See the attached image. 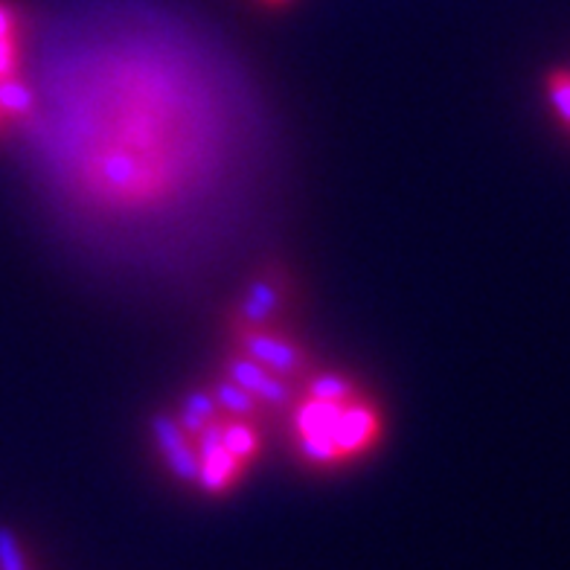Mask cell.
<instances>
[{"label":"cell","mask_w":570,"mask_h":570,"mask_svg":"<svg viewBox=\"0 0 570 570\" xmlns=\"http://www.w3.org/2000/svg\"><path fill=\"white\" fill-rule=\"evenodd\" d=\"M379 428H382V420H379L373 405L346 399L338 422L332 425L330 440L335 451H338V458L346 460L361 454V451H367L375 443V436H379Z\"/></svg>","instance_id":"cell-1"},{"label":"cell","mask_w":570,"mask_h":570,"mask_svg":"<svg viewBox=\"0 0 570 570\" xmlns=\"http://www.w3.org/2000/svg\"><path fill=\"white\" fill-rule=\"evenodd\" d=\"M151 434H155V443H158L160 454H164L175 478L184 483H196L202 463H198L196 449L189 443V436L184 434V428L178 425V420L169 413H158L151 420Z\"/></svg>","instance_id":"cell-2"},{"label":"cell","mask_w":570,"mask_h":570,"mask_svg":"<svg viewBox=\"0 0 570 570\" xmlns=\"http://www.w3.org/2000/svg\"><path fill=\"white\" fill-rule=\"evenodd\" d=\"M227 375H230V382H236L239 387H245L250 396L263 399L268 405L283 407L288 405L294 396L283 375L271 373V370H265L263 364H256L248 355H239V358L227 361Z\"/></svg>","instance_id":"cell-3"},{"label":"cell","mask_w":570,"mask_h":570,"mask_svg":"<svg viewBox=\"0 0 570 570\" xmlns=\"http://www.w3.org/2000/svg\"><path fill=\"white\" fill-rule=\"evenodd\" d=\"M242 350L248 358H254L256 364H263L265 370L277 375H294L301 373L303 364H306V355L297 350L288 341L277 338V335H268V332H245L242 335Z\"/></svg>","instance_id":"cell-4"},{"label":"cell","mask_w":570,"mask_h":570,"mask_svg":"<svg viewBox=\"0 0 570 570\" xmlns=\"http://www.w3.org/2000/svg\"><path fill=\"white\" fill-rule=\"evenodd\" d=\"M198 463H202V469H198L196 483L204 489V492H210V495H222V492H227L233 483L239 481L242 469H245V463H242L239 458H233L225 445L202 454Z\"/></svg>","instance_id":"cell-5"},{"label":"cell","mask_w":570,"mask_h":570,"mask_svg":"<svg viewBox=\"0 0 570 570\" xmlns=\"http://www.w3.org/2000/svg\"><path fill=\"white\" fill-rule=\"evenodd\" d=\"M344 402H326V399H308L294 413L297 436H330L332 425L338 422Z\"/></svg>","instance_id":"cell-6"},{"label":"cell","mask_w":570,"mask_h":570,"mask_svg":"<svg viewBox=\"0 0 570 570\" xmlns=\"http://www.w3.org/2000/svg\"><path fill=\"white\" fill-rule=\"evenodd\" d=\"M0 114L12 117V120L32 117L36 114V90L18 76H3L0 79Z\"/></svg>","instance_id":"cell-7"},{"label":"cell","mask_w":570,"mask_h":570,"mask_svg":"<svg viewBox=\"0 0 570 570\" xmlns=\"http://www.w3.org/2000/svg\"><path fill=\"white\" fill-rule=\"evenodd\" d=\"M216 399L210 393H189L184 399V405H180V416H178V425L184 428V434L187 436H198L202 434V428L207 425L210 420H216Z\"/></svg>","instance_id":"cell-8"},{"label":"cell","mask_w":570,"mask_h":570,"mask_svg":"<svg viewBox=\"0 0 570 570\" xmlns=\"http://www.w3.org/2000/svg\"><path fill=\"white\" fill-rule=\"evenodd\" d=\"M279 306V292L274 288L271 283H254L248 288V297L242 301V308H239V317L245 323H254V326H259V323L268 321L274 312H277Z\"/></svg>","instance_id":"cell-9"},{"label":"cell","mask_w":570,"mask_h":570,"mask_svg":"<svg viewBox=\"0 0 570 570\" xmlns=\"http://www.w3.org/2000/svg\"><path fill=\"white\" fill-rule=\"evenodd\" d=\"M213 399H216V405L225 413H230V416H254L256 407H259L256 405V396H250L245 387H239V384L230 382V379L216 384Z\"/></svg>","instance_id":"cell-10"},{"label":"cell","mask_w":570,"mask_h":570,"mask_svg":"<svg viewBox=\"0 0 570 570\" xmlns=\"http://www.w3.org/2000/svg\"><path fill=\"white\" fill-rule=\"evenodd\" d=\"M225 449L233 458H239L242 463H248L259 451V434L248 422H225Z\"/></svg>","instance_id":"cell-11"},{"label":"cell","mask_w":570,"mask_h":570,"mask_svg":"<svg viewBox=\"0 0 570 570\" xmlns=\"http://www.w3.org/2000/svg\"><path fill=\"white\" fill-rule=\"evenodd\" d=\"M0 570H32L21 539L3 524H0Z\"/></svg>","instance_id":"cell-12"},{"label":"cell","mask_w":570,"mask_h":570,"mask_svg":"<svg viewBox=\"0 0 570 570\" xmlns=\"http://www.w3.org/2000/svg\"><path fill=\"white\" fill-rule=\"evenodd\" d=\"M308 393L315 399H326V402H346V399L353 396V384L346 382L344 375L323 373L317 379H312Z\"/></svg>","instance_id":"cell-13"},{"label":"cell","mask_w":570,"mask_h":570,"mask_svg":"<svg viewBox=\"0 0 570 570\" xmlns=\"http://www.w3.org/2000/svg\"><path fill=\"white\" fill-rule=\"evenodd\" d=\"M297 451H301L303 460L315 465L341 463L338 451H335L330 436H297Z\"/></svg>","instance_id":"cell-14"},{"label":"cell","mask_w":570,"mask_h":570,"mask_svg":"<svg viewBox=\"0 0 570 570\" xmlns=\"http://www.w3.org/2000/svg\"><path fill=\"white\" fill-rule=\"evenodd\" d=\"M548 97L553 102L556 114L570 126V73L568 70H556L548 79Z\"/></svg>","instance_id":"cell-15"},{"label":"cell","mask_w":570,"mask_h":570,"mask_svg":"<svg viewBox=\"0 0 570 570\" xmlns=\"http://www.w3.org/2000/svg\"><path fill=\"white\" fill-rule=\"evenodd\" d=\"M16 59V41H12V38H0V79H3V76H12Z\"/></svg>","instance_id":"cell-16"},{"label":"cell","mask_w":570,"mask_h":570,"mask_svg":"<svg viewBox=\"0 0 570 570\" xmlns=\"http://www.w3.org/2000/svg\"><path fill=\"white\" fill-rule=\"evenodd\" d=\"M12 30H16V23H12V12H9V9L0 3V38H12Z\"/></svg>","instance_id":"cell-17"},{"label":"cell","mask_w":570,"mask_h":570,"mask_svg":"<svg viewBox=\"0 0 570 570\" xmlns=\"http://www.w3.org/2000/svg\"><path fill=\"white\" fill-rule=\"evenodd\" d=\"M0 117H3V114H0Z\"/></svg>","instance_id":"cell-18"}]
</instances>
